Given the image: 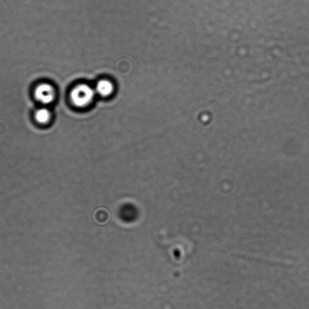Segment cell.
<instances>
[{
	"label": "cell",
	"mask_w": 309,
	"mask_h": 309,
	"mask_svg": "<svg viewBox=\"0 0 309 309\" xmlns=\"http://www.w3.org/2000/svg\"><path fill=\"white\" fill-rule=\"evenodd\" d=\"M34 96L39 103L43 105H49L55 100V90L52 85L40 84L34 90Z\"/></svg>",
	"instance_id": "cell-2"
},
{
	"label": "cell",
	"mask_w": 309,
	"mask_h": 309,
	"mask_svg": "<svg viewBox=\"0 0 309 309\" xmlns=\"http://www.w3.org/2000/svg\"><path fill=\"white\" fill-rule=\"evenodd\" d=\"M96 93L94 88L86 84L76 85L71 91L70 97L71 103L79 108H85L92 105Z\"/></svg>",
	"instance_id": "cell-1"
},
{
	"label": "cell",
	"mask_w": 309,
	"mask_h": 309,
	"mask_svg": "<svg viewBox=\"0 0 309 309\" xmlns=\"http://www.w3.org/2000/svg\"><path fill=\"white\" fill-rule=\"evenodd\" d=\"M35 119L40 124H48L52 118V114L47 108H42L37 110L35 113Z\"/></svg>",
	"instance_id": "cell-5"
},
{
	"label": "cell",
	"mask_w": 309,
	"mask_h": 309,
	"mask_svg": "<svg viewBox=\"0 0 309 309\" xmlns=\"http://www.w3.org/2000/svg\"><path fill=\"white\" fill-rule=\"evenodd\" d=\"M94 90L96 95L105 98L113 95L114 90H115V87L111 80L102 79L97 82Z\"/></svg>",
	"instance_id": "cell-3"
},
{
	"label": "cell",
	"mask_w": 309,
	"mask_h": 309,
	"mask_svg": "<svg viewBox=\"0 0 309 309\" xmlns=\"http://www.w3.org/2000/svg\"><path fill=\"white\" fill-rule=\"evenodd\" d=\"M119 216L124 222H133L137 219L138 210L132 204H124L119 210Z\"/></svg>",
	"instance_id": "cell-4"
}]
</instances>
